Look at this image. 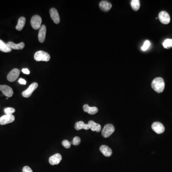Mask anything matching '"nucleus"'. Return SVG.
<instances>
[{"label":"nucleus","instance_id":"nucleus-23","mask_svg":"<svg viewBox=\"0 0 172 172\" xmlns=\"http://www.w3.org/2000/svg\"><path fill=\"white\" fill-rule=\"evenodd\" d=\"M163 47L165 48H171L172 47V39H167L164 41L163 44Z\"/></svg>","mask_w":172,"mask_h":172},{"label":"nucleus","instance_id":"nucleus-21","mask_svg":"<svg viewBox=\"0 0 172 172\" xmlns=\"http://www.w3.org/2000/svg\"><path fill=\"white\" fill-rule=\"evenodd\" d=\"M26 19L25 17H20V18L18 19V24H17V26H16V29L18 31H21V30L23 29V28L24 27L25 24H26Z\"/></svg>","mask_w":172,"mask_h":172},{"label":"nucleus","instance_id":"nucleus-30","mask_svg":"<svg viewBox=\"0 0 172 172\" xmlns=\"http://www.w3.org/2000/svg\"><path fill=\"white\" fill-rule=\"evenodd\" d=\"M22 71L23 73L26 74V75H28L30 74V71L29 70L28 68H23Z\"/></svg>","mask_w":172,"mask_h":172},{"label":"nucleus","instance_id":"nucleus-7","mask_svg":"<svg viewBox=\"0 0 172 172\" xmlns=\"http://www.w3.org/2000/svg\"><path fill=\"white\" fill-rule=\"evenodd\" d=\"M38 84L37 82H34L31 85H30L28 88L26 90H24V91L23 92L22 95L24 98H29L31 96L33 92L35 90V89H37L38 87Z\"/></svg>","mask_w":172,"mask_h":172},{"label":"nucleus","instance_id":"nucleus-5","mask_svg":"<svg viewBox=\"0 0 172 172\" xmlns=\"http://www.w3.org/2000/svg\"><path fill=\"white\" fill-rule=\"evenodd\" d=\"M152 128L155 133L157 134H162L165 131V128L162 123L160 122L156 121L152 123Z\"/></svg>","mask_w":172,"mask_h":172},{"label":"nucleus","instance_id":"nucleus-1","mask_svg":"<svg viewBox=\"0 0 172 172\" xmlns=\"http://www.w3.org/2000/svg\"><path fill=\"white\" fill-rule=\"evenodd\" d=\"M152 87L157 93H162L164 91L165 87V83L164 79L162 78H155L152 81Z\"/></svg>","mask_w":172,"mask_h":172},{"label":"nucleus","instance_id":"nucleus-14","mask_svg":"<svg viewBox=\"0 0 172 172\" xmlns=\"http://www.w3.org/2000/svg\"><path fill=\"white\" fill-rule=\"evenodd\" d=\"M99 6L101 10L104 12L109 11L112 7L111 3L107 1H100Z\"/></svg>","mask_w":172,"mask_h":172},{"label":"nucleus","instance_id":"nucleus-16","mask_svg":"<svg viewBox=\"0 0 172 172\" xmlns=\"http://www.w3.org/2000/svg\"><path fill=\"white\" fill-rule=\"evenodd\" d=\"M83 110L84 112L91 115L95 114L98 112V109L96 107H89L87 104H85L83 106Z\"/></svg>","mask_w":172,"mask_h":172},{"label":"nucleus","instance_id":"nucleus-26","mask_svg":"<svg viewBox=\"0 0 172 172\" xmlns=\"http://www.w3.org/2000/svg\"><path fill=\"white\" fill-rule=\"evenodd\" d=\"M150 45V42L149 40H146L145 41L144 43V45L143 47H142V50L143 51H145L146 50L148 49Z\"/></svg>","mask_w":172,"mask_h":172},{"label":"nucleus","instance_id":"nucleus-20","mask_svg":"<svg viewBox=\"0 0 172 172\" xmlns=\"http://www.w3.org/2000/svg\"><path fill=\"white\" fill-rule=\"evenodd\" d=\"M0 51L3 52L8 53L12 51V49L9 47L7 44L0 39Z\"/></svg>","mask_w":172,"mask_h":172},{"label":"nucleus","instance_id":"nucleus-18","mask_svg":"<svg viewBox=\"0 0 172 172\" xmlns=\"http://www.w3.org/2000/svg\"><path fill=\"white\" fill-rule=\"evenodd\" d=\"M75 128L76 130H87L90 129V127L89 124H85L83 121H79L77 122L75 125Z\"/></svg>","mask_w":172,"mask_h":172},{"label":"nucleus","instance_id":"nucleus-24","mask_svg":"<svg viewBox=\"0 0 172 172\" xmlns=\"http://www.w3.org/2000/svg\"><path fill=\"white\" fill-rule=\"evenodd\" d=\"M4 112L6 115H13L16 112V110L13 108H6L4 109Z\"/></svg>","mask_w":172,"mask_h":172},{"label":"nucleus","instance_id":"nucleus-27","mask_svg":"<svg viewBox=\"0 0 172 172\" xmlns=\"http://www.w3.org/2000/svg\"><path fill=\"white\" fill-rule=\"evenodd\" d=\"M71 143L70 142L68 141V140H64L62 142V145L66 149H68L70 148L71 146Z\"/></svg>","mask_w":172,"mask_h":172},{"label":"nucleus","instance_id":"nucleus-12","mask_svg":"<svg viewBox=\"0 0 172 172\" xmlns=\"http://www.w3.org/2000/svg\"><path fill=\"white\" fill-rule=\"evenodd\" d=\"M47 28L45 25H42L40 28L39 34H38V39L40 42L43 43L45 40V36H46Z\"/></svg>","mask_w":172,"mask_h":172},{"label":"nucleus","instance_id":"nucleus-17","mask_svg":"<svg viewBox=\"0 0 172 172\" xmlns=\"http://www.w3.org/2000/svg\"><path fill=\"white\" fill-rule=\"evenodd\" d=\"M88 124L89 125L90 129H91L92 131H97L98 133H99L102 130V126L100 124H98L92 121H89Z\"/></svg>","mask_w":172,"mask_h":172},{"label":"nucleus","instance_id":"nucleus-9","mask_svg":"<svg viewBox=\"0 0 172 172\" xmlns=\"http://www.w3.org/2000/svg\"><path fill=\"white\" fill-rule=\"evenodd\" d=\"M159 19L161 23L165 24H167L170 22L169 14L167 12L162 11L159 14Z\"/></svg>","mask_w":172,"mask_h":172},{"label":"nucleus","instance_id":"nucleus-8","mask_svg":"<svg viewBox=\"0 0 172 172\" xmlns=\"http://www.w3.org/2000/svg\"><path fill=\"white\" fill-rule=\"evenodd\" d=\"M20 75V70L17 68H14L10 71L7 75V79L10 82H14L17 79Z\"/></svg>","mask_w":172,"mask_h":172},{"label":"nucleus","instance_id":"nucleus-3","mask_svg":"<svg viewBox=\"0 0 172 172\" xmlns=\"http://www.w3.org/2000/svg\"><path fill=\"white\" fill-rule=\"evenodd\" d=\"M115 131V128L112 124H108L102 130V135L104 138L110 137Z\"/></svg>","mask_w":172,"mask_h":172},{"label":"nucleus","instance_id":"nucleus-11","mask_svg":"<svg viewBox=\"0 0 172 172\" xmlns=\"http://www.w3.org/2000/svg\"><path fill=\"white\" fill-rule=\"evenodd\" d=\"M62 160V156L60 154H56L50 157L49 162L51 165H57Z\"/></svg>","mask_w":172,"mask_h":172},{"label":"nucleus","instance_id":"nucleus-4","mask_svg":"<svg viewBox=\"0 0 172 172\" xmlns=\"http://www.w3.org/2000/svg\"><path fill=\"white\" fill-rule=\"evenodd\" d=\"M31 26L34 29H40L42 24V18L39 16L35 15L33 16L31 20Z\"/></svg>","mask_w":172,"mask_h":172},{"label":"nucleus","instance_id":"nucleus-2","mask_svg":"<svg viewBox=\"0 0 172 172\" xmlns=\"http://www.w3.org/2000/svg\"><path fill=\"white\" fill-rule=\"evenodd\" d=\"M34 58L37 61H49L50 56L47 53L43 51H37L34 55Z\"/></svg>","mask_w":172,"mask_h":172},{"label":"nucleus","instance_id":"nucleus-28","mask_svg":"<svg viewBox=\"0 0 172 172\" xmlns=\"http://www.w3.org/2000/svg\"><path fill=\"white\" fill-rule=\"evenodd\" d=\"M23 172H33L32 170L28 166L24 167L23 169Z\"/></svg>","mask_w":172,"mask_h":172},{"label":"nucleus","instance_id":"nucleus-25","mask_svg":"<svg viewBox=\"0 0 172 172\" xmlns=\"http://www.w3.org/2000/svg\"><path fill=\"white\" fill-rule=\"evenodd\" d=\"M81 138H80L79 137L76 136V137L74 138L73 140L72 141V142H70V143L71 144H72L73 145L77 146V145H79L80 143H81Z\"/></svg>","mask_w":172,"mask_h":172},{"label":"nucleus","instance_id":"nucleus-29","mask_svg":"<svg viewBox=\"0 0 172 172\" xmlns=\"http://www.w3.org/2000/svg\"><path fill=\"white\" fill-rule=\"evenodd\" d=\"M18 82L19 83L22 84V85H26V80H24V79H22V78H20V79H19Z\"/></svg>","mask_w":172,"mask_h":172},{"label":"nucleus","instance_id":"nucleus-6","mask_svg":"<svg viewBox=\"0 0 172 172\" xmlns=\"http://www.w3.org/2000/svg\"><path fill=\"white\" fill-rule=\"evenodd\" d=\"M15 120V117L13 115H4L0 117V125H3L13 123Z\"/></svg>","mask_w":172,"mask_h":172},{"label":"nucleus","instance_id":"nucleus-13","mask_svg":"<svg viewBox=\"0 0 172 172\" xmlns=\"http://www.w3.org/2000/svg\"><path fill=\"white\" fill-rule=\"evenodd\" d=\"M50 14L51 18L55 24H59L60 22V17L58 11L55 8H51L50 10Z\"/></svg>","mask_w":172,"mask_h":172},{"label":"nucleus","instance_id":"nucleus-22","mask_svg":"<svg viewBox=\"0 0 172 172\" xmlns=\"http://www.w3.org/2000/svg\"><path fill=\"white\" fill-rule=\"evenodd\" d=\"M131 7L133 10L137 11L139 9L140 7V1L139 0H133L131 3Z\"/></svg>","mask_w":172,"mask_h":172},{"label":"nucleus","instance_id":"nucleus-10","mask_svg":"<svg viewBox=\"0 0 172 172\" xmlns=\"http://www.w3.org/2000/svg\"><path fill=\"white\" fill-rule=\"evenodd\" d=\"M0 90L7 97H11L14 94L13 89L7 85H0Z\"/></svg>","mask_w":172,"mask_h":172},{"label":"nucleus","instance_id":"nucleus-15","mask_svg":"<svg viewBox=\"0 0 172 172\" xmlns=\"http://www.w3.org/2000/svg\"><path fill=\"white\" fill-rule=\"evenodd\" d=\"M100 150L102 154L105 156H110L112 154V149L107 145H102L100 148Z\"/></svg>","mask_w":172,"mask_h":172},{"label":"nucleus","instance_id":"nucleus-19","mask_svg":"<svg viewBox=\"0 0 172 172\" xmlns=\"http://www.w3.org/2000/svg\"><path fill=\"white\" fill-rule=\"evenodd\" d=\"M7 45H8L9 47L12 49L18 50L22 49L24 48V43L21 42L19 44H16L13 42H9L7 43Z\"/></svg>","mask_w":172,"mask_h":172}]
</instances>
